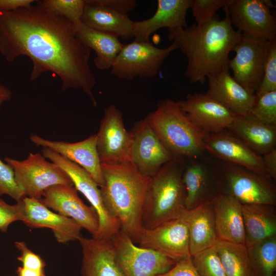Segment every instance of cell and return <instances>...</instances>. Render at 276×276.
Wrapping results in <instances>:
<instances>
[{
  "label": "cell",
  "instance_id": "obj_17",
  "mask_svg": "<svg viewBox=\"0 0 276 276\" xmlns=\"http://www.w3.org/2000/svg\"><path fill=\"white\" fill-rule=\"evenodd\" d=\"M203 142L206 152L212 157L270 178L264 168L262 156L251 150L227 129L208 133Z\"/></svg>",
  "mask_w": 276,
  "mask_h": 276
},
{
  "label": "cell",
  "instance_id": "obj_25",
  "mask_svg": "<svg viewBox=\"0 0 276 276\" xmlns=\"http://www.w3.org/2000/svg\"><path fill=\"white\" fill-rule=\"evenodd\" d=\"M180 217L187 226L191 257L213 246L217 237L212 200L186 210Z\"/></svg>",
  "mask_w": 276,
  "mask_h": 276
},
{
  "label": "cell",
  "instance_id": "obj_30",
  "mask_svg": "<svg viewBox=\"0 0 276 276\" xmlns=\"http://www.w3.org/2000/svg\"><path fill=\"white\" fill-rule=\"evenodd\" d=\"M188 158L183 166L182 180L185 189V206L191 210L205 202L210 171L216 162L202 158L203 156Z\"/></svg>",
  "mask_w": 276,
  "mask_h": 276
},
{
  "label": "cell",
  "instance_id": "obj_38",
  "mask_svg": "<svg viewBox=\"0 0 276 276\" xmlns=\"http://www.w3.org/2000/svg\"><path fill=\"white\" fill-rule=\"evenodd\" d=\"M0 192L6 194L16 202L22 200L26 196L18 186L12 167L0 158Z\"/></svg>",
  "mask_w": 276,
  "mask_h": 276
},
{
  "label": "cell",
  "instance_id": "obj_42",
  "mask_svg": "<svg viewBox=\"0 0 276 276\" xmlns=\"http://www.w3.org/2000/svg\"><path fill=\"white\" fill-rule=\"evenodd\" d=\"M93 3L111 10L127 14L134 10L137 2L135 0H90Z\"/></svg>",
  "mask_w": 276,
  "mask_h": 276
},
{
  "label": "cell",
  "instance_id": "obj_46",
  "mask_svg": "<svg viewBox=\"0 0 276 276\" xmlns=\"http://www.w3.org/2000/svg\"><path fill=\"white\" fill-rule=\"evenodd\" d=\"M12 97V93L7 86L0 83V108L2 105L9 102Z\"/></svg>",
  "mask_w": 276,
  "mask_h": 276
},
{
  "label": "cell",
  "instance_id": "obj_44",
  "mask_svg": "<svg viewBox=\"0 0 276 276\" xmlns=\"http://www.w3.org/2000/svg\"><path fill=\"white\" fill-rule=\"evenodd\" d=\"M35 2L34 0H0V11H11L28 7Z\"/></svg>",
  "mask_w": 276,
  "mask_h": 276
},
{
  "label": "cell",
  "instance_id": "obj_34",
  "mask_svg": "<svg viewBox=\"0 0 276 276\" xmlns=\"http://www.w3.org/2000/svg\"><path fill=\"white\" fill-rule=\"evenodd\" d=\"M276 90V37L267 40L261 82L255 95Z\"/></svg>",
  "mask_w": 276,
  "mask_h": 276
},
{
  "label": "cell",
  "instance_id": "obj_10",
  "mask_svg": "<svg viewBox=\"0 0 276 276\" xmlns=\"http://www.w3.org/2000/svg\"><path fill=\"white\" fill-rule=\"evenodd\" d=\"M110 239L125 276H157L177 262L155 250L137 246L121 229Z\"/></svg>",
  "mask_w": 276,
  "mask_h": 276
},
{
  "label": "cell",
  "instance_id": "obj_26",
  "mask_svg": "<svg viewBox=\"0 0 276 276\" xmlns=\"http://www.w3.org/2000/svg\"><path fill=\"white\" fill-rule=\"evenodd\" d=\"M227 130L261 156L275 148L276 126L265 124L249 113L235 115Z\"/></svg>",
  "mask_w": 276,
  "mask_h": 276
},
{
  "label": "cell",
  "instance_id": "obj_7",
  "mask_svg": "<svg viewBox=\"0 0 276 276\" xmlns=\"http://www.w3.org/2000/svg\"><path fill=\"white\" fill-rule=\"evenodd\" d=\"M178 49L172 42L166 48L154 46L150 42L134 40L124 44L110 68L111 74L123 80L155 77L165 59Z\"/></svg>",
  "mask_w": 276,
  "mask_h": 276
},
{
  "label": "cell",
  "instance_id": "obj_14",
  "mask_svg": "<svg viewBox=\"0 0 276 276\" xmlns=\"http://www.w3.org/2000/svg\"><path fill=\"white\" fill-rule=\"evenodd\" d=\"M139 246L155 250L174 261L191 257L187 226L179 217L151 228H143Z\"/></svg>",
  "mask_w": 276,
  "mask_h": 276
},
{
  "label": "cell",
  "instance_id": "obj_6",
  "mask_svg": "<svg viewBox=\"0 0 276 276\" xmlns=\"http://www.w3.org/2000/svg\"><path fill=\"white\" fill-rule=\"evenodd\" d=\"M4 160L13 169L15 180L26 197L39 200L44 191L52 186H74L62 168L40 153H30L21 160L8 157Z\"/></svg>",
  "mask_w": 276,
  "mask_h": 276
},
{
  "label": "cell",
  "instance_id": "obj_16",
  "mask_svg": "<svg viewBox=\"0 0 276 276\" xmlns=\"http://www.w3.org/2000/svg\"><path fill=\"white\" fill-rule=\"evenodd\" d=\"M227 10L241 33L269 40L276 37V21L264 0H231Z\"/></svg>",
  "mask_w": 276,
  "mask_h": 276
},
{
  "label": "cell",
  "instance_id": "obj_31",
  "mask_svg": "<svg viewBox=\"0 0 276 276\" xmlns=\"http://www.w3.org/2000/svg\"><path fill=\"white\" fill-rule=\"evenodd\" d=\"M213 247L219 256L226 276H254L245 245L217 239Z\"/></svg>",
  "mask_w": 276,
  "mask_h": 276
},
{
  "label": "cell",
  "instance_id": "obj_13",
  "mask_svg": "<svg viewBox=\"0 0 276 276\" xmlns=\"http://www.w3.org/2000/svg\"><path fill=\"white\" fill-rule=\"evenodd\" d=\"M130 132L131 163L143 176L151 178L175 157L159 140L146 118L136 122Z\"/></svg>",
  "mask_w": 276,
  "mask_h": 276
},
{
  "label": "cell",
  "instance_id": "obj_8",
  "mask_svg": "<svg viewBox=\"0 0 276 276\" xmlns=\"http://www.w3.org/2000/svg\"><path fill=\"white\" fill-rule=\"evenodd\" d=\"M42 155L67 173L75 188L84 195L96 212L99 227L95 238H110L121 229L119 221L106 208L98 185L86 171L49 148H43Z\"/></svg>",
  "mask_w": 276,
  "mask_h": 276
},
{
  "label": "cell",
  "instance_id": "obj_5",
  "mask_svg": "<svg viewBox=\"0 0 276 276\" xmlns=\"http://www.w3.org/2000/svg\"><path fill=\"white\" fill-rule=\"evenodd\" d=\"M145 118L174 157L193 158L206 152L203 142L208 133L189 119L177 101L160 100L156 109Z\"/></svg>",
  "mask_w": 276,
  "mask_h": 276
},
{
  "label": "cell",
  "instance_id": "obj_48",
  "mask_svg": "<svg viewBox=\"0 0 276 276\" xmlns=\"http://www.w3.org/2000/svg\"><path fill=\"white\" fill-rule=\"evenodd\" d=\"M274 276H276L275 275H274Z\"/></svg>",
  "mask_w": 276,
  "mask_h": 276
},
{
  "label": "cell",
  "instance_id": "obj_21",
  "mask_svg": "<svg viewBox=\"0 0 276 276\" xmlns=\"http://www.w3.org/2000/svg\"><path fill=\"white\" fill-rule=\"evenodd\" d=\"M192 0H158L155 13L150 18L134 21V40L150 42L151 35L158 30L187 27L186 16Z\"/></svg>",
  "mask_w": 276,
  "mask_h": 276
},
{
  "label": "cell",
  "instance_id": "obj_47",
  "mask_svg": "<svg viewBox=\"0 0 276 276\" xmlns=\"http://www.w3.org/2000/svg\"><path fill=\"white\" fill-rule=\"evenodd\" d=\"M2 195V194L0 192V197Z\"/></svg>",
  "mask_w": 276,
  "mask_h": 276
},
{
  "label": "cell",
  "instance_id": "obj_28",
  "mask_svg": "<svg viewBox=\"0 0 276 276\" xmlns=\"http://www.w3.org/2000/svg\"><path fill=\"white\" fill-rule=\"evenodd\" d=\"M74 26L80 42L96 53V67L100 70L110 69L124 45L119 38L91 29L82 22Z\"/></svg>",
  "mask_w": 276,
  "mask_h": 276
},
{
  "label": "cell",
  "instance_id": "obj_15",
  "mask_svg": "<svg viewBox=\"0 0 276 276\" xmlns=\"http://www.w3.org/2000/svg\"><path fill=\"white\" fill-rule=\"evenodd\" d=\"M39 201L50 209L75 221L95 238L99 222L97 214L91 206L79 197L74 186L55 185L46 189Z\"/></svg>",
  "mask_w": 276,
  "mask_h": 276
},
{
  "label": "cell",
  "instance_id": "obj_9",
  "mask_svg": "<svg viewBox=\"0 0 276 276\" xmlns=\"http://www.w3.org/2000/svg\"><path fill=\"white\" fill-rule=\"evenodd\" d=\"M96 135L101 164L121 165L131 163V133L125 128L122 113L114 105L111 104L104 110Z\"/></svg>",
  "mask_w": 276,
  "mask_h": 276
},
{
  "label": "cell",
  "instance_id": "obj_43",
  "mask_svg": "<svg viewBox=\"0 0 276 276\" xmlns=\"http://www.w3.org/2000/svg\"><path fill=\"white\" fill-rule=\"evenodd\" d=\"M264 168L269 177L276 178V148L262 156Z\"/></svg>",
  "mask_w": 276,
  "mask_h": 276
},
{
  "label": "cell",
  "instance_id": "obj_32",
  "mask_svg": "<svg viewBox=\"0 0 276 276\" xmlns=\"http://www.w3.org/2000/svg\"><path fill=\"white\" fill-rule=\"evenodd\" d=\"M254 276H274L276 270V236L247 248Z\"/></svg>",
  "mask_w": 276,
  "mask_h": 276
},
{
  "label": "cell",
  "instance_id": "obj_27",
  "mask_svg": "<svg viewBox=\"0 0 276 276\" xmlns=\"http://www.w3.org/2000/svg\"><path fill=\"white\" fill-rule=\"evenodd\" d=\"M81 21L94 30L124 39L133 38L134 21L127 14L121 13L85 0Z\"/></svg>",
  "mask_w": 276,
  "mask_h": 276
},
{
  "label": "cell",
  "instance_id": "obj_41",
  "mask_svg": "<svg viewBox=\"0 0 276 276\" xmlns=\"http://www.w3.org/2000/svg\"><path fill=\"white\" fill-rule=\"evenodd\" d=\"M157 276H200L192 261V257L177 261L166 272Z\"/></svg>",
  "mask_w": 276,
  "mask_h": 276
},
{
  "label": "cell",
  "instance_id": "obj_23",
  "mask_svg": "<svg viewBox=\"0 0 276 276\" xmlns=\"http://www.w3.org/2000/svg\"><path fill=\"white\" fill-rule=\"evenodd\" d=\"M206 92L235 115L249 113L256 96L237 82L229 72V68L209 75Z\"/></svg>",
  "mask_w": 276,
  "mask_h": 276
},
{
  "label": "cell",
  "instance_id": "obj_45",
  "mask_svg": "<svg viewBox=\"0 0 276 276\" xmlns=\"http://www.w3.org/2000/svg\"><path fill=\"white\" fill-rule=\"evenodd\" d=\"M16 276H45L44 271H38L18 266L16 270Z\"/></svg>",
  "mask_w": 276,
  "mask_h": 276
},
{
  "label": "cell",
  "instance_id": "obj_24",
  "mask_svg": "<svg viewBox=\"0 0 276 276\" xmlns=\"http://www.w3.org/2000/svg\"><path fill=\"white\" fill-rule=\"evenodd\" d=\"M212 201L217 239L245 245L242 204L227 193L216 195Z\"/></svg>",
  "mask_w": 276,
  "mask_h": 276
},
{
  "label": "cell",
  "instance_id": "obj_1",
  "mask_svg": "<svg viewBox=\"0 0 276 276\" xmlns=\"http://www.w3.org/2000/svg\"><path fill=\"white\" fill-rule=\"evenodd\" d=\"M0 54L8 62L28 57L33 63L31 80L50 72L61 80L62 91L80 89L97 106L90 49L76 37L73 24L47 10L40 1L16 10L0 11Z\"/></svg>",
  "mask_w": 276,
  "mask_h": 276
},
{
  "label": "cell",
  "instance_id": "obj_19",
  "mask_svg": "<svg viewBox=\"0 0 276 276\" xmlns=\"http://www.w3.org/2000/svg\"><path fill=\"white\" fill-rule=\"evenodd\" d=\"M30 140L37 146L49 148L78 164L89 174L98 186L104 185V178L97 149L96 134L76 143L49 140L36 134L31 135Z\"/></svg>",
  "mask_w": 276,
  "mask_h": 276
},
{
  "label": "cell",
  "instance_id": "obj_4",
  "mask_svg": "<svg viewBox=\"0 0 276 276\" xmlns=\"http://www.w3.org/2000/svg\"><path fill=\"white\" fill-rule=\"evenodd\" d=\"M184 158L174 157L150 178L142 212L143 228L179 218L186 210L182 180Z\"/></svg>",
  "mask_w": 276,
  "mask_h": 276
},
{
  "label": "cell",
  "instance_id": "obj_3",
  "mask_svg": "<svg viewBox=\"0 0 276 276\" xmlns=\"http://www.w3.org/2000/svg\"><path fill=\"white\" fill-rule=\"evenodd\" d=\"M104 184L100 190L104 204L120 222V229L138 243L142 231V212L150 178L142 175L131 163L101 164Z\"/></svg>",
  "mask_w": 276,
  "mask_h": 276
},
{
  "label": "cell",
  "instance_id": "obj_2",
  "mask_svg": "<svg viewBox=\"0 0 276 276\" xmlns=\"http://www.w3.org/2000/svg\"><path fill=\"white\" fill-rule=\"evenodd\" d=\"M226 6L222 19L216 14L201 26L195 23L168 30L169 40L175 42L187 58L185 76L191 83L203 84L209 75L228 68L229 54L242 33L234 29Z\"/></svg>",
  "mask_w": 276,
  "mask_h": 276
},
{
  "label": "cell",
  "instance_id": "obj_22",
  "mask_svg": "<svg viewBox=\"0 0 276 276\" xmlns=\"http://www.w3.org/2000/svg\"><path fill=\"white\" fill-rule=\"evenodd\" d=\"M82 276H125L119 265L110 238H87L82 236Z\"/></svg>",
  "mask_w": 276,
  "mask_h": 276
},
{
  "label": "cell",
  "instance_id": "obj_29",
  "mask_svg": "<svg viewBox=\"0 0 276 276\" xmlns=\"http://www.w3.org/2000/svg\"><path fill=\"white\" fill-rule=\"evenodd\" d=\"M273 205L242 204L245 245L252 247L276 236V216Z\"/></svg>",
  "mask_w": 276,
  "mask_h": 276
},
{
  "label": "cell",
  "instance_id": "obj_40",
  "mask_svg": "<svg viewBox=\"0 0 276 276\" xmlns=\"http://www.w3.org/2000/svg\"><path fill=\"white\" fill-rule=\"evenodd\" d=\"M20 255L17 259L21 262L22 266L30 269L44 271L45 263L38 255L33 252L24 241H16L14 243Z\"/></svg>",
  "mask_w": 276,
  "mask_h": 276
},
{
  "label": "cell",
  "instance_id": "obj_33",
  "mask_svg": "<svg viewBox=\"0 0 276 276\" xmlns=\"http://www.w3.org/2000/svg\"><path fill=\"white\" fill-rule=\"evenodd\" d=\"M40 3L50 12L64 17L74 25L82 22L85 0H43Z\"/></svg>",
  "mask_w": 276,
  "mask_h": 276
},
{
  "label": "cell",
  "instance_id": "obj_18",
  "mask_svg": "<svg viewBox=\"0 0 276 276\" xmlns=\"http://www.w3.org/2000/svg\"><path fill=\"white\" fill-rule=\"evenodd\" d=\"M177 102L189 119L208 133L227 129L235 116L206 93L189 94L186 99Z\"/></svg>",
  "mask_w": 276,
  "mask_h": 276
},
{
  "label": "cell",
  "instance_id": "obj_11",
  "mask_svg": "<svg viewBox=\"0 0 276 276\" xmlns=\"http://www.w3.org/2000/svg\"><path fill=\"white\" fill-rule=\"evenodd\" d=\"M219 163L227 187V193L241 204H275V187L269 179L242 167L221 161Z\"/></svg>",
  "mask_w": 276,
  "mask_h": 276
},
{
  "label": "cell",
  "instance_id": "obj_12",
  "mask_svg": "<svg viewBox=\"0 0 276 276\" xmlns=\"http://www.w3.org/2000/svg\"><path fill=\"white\" fill-rule=\"evenodd\" d=\"M267 41L242 33L232 50L235 56L228 62L233 77L252 94H255L262 81Z\"/></svg>",
  "mask_w": 276,
  "mask_h": 276
},
{
  "label": "cell",
  "instance_id": "obj_20",
  "mask_svg": "<svg viewBox=\"0 0 276 276\" xmlns=\"http://www.w3.org/2000/svg\"><path fill=\"white\" fill-rule=\"evenodd\" d=\"M22 202L21 221L27 226L50 228L61 243L78 241L82 236V228L73 219L52 212L36 199L25 196Z\"/></svg>",
  "mask_w": 276,
  "mask_h": 276
},
{
  "label": "cell",
  "instance_id": "obj_37",
  "mask_svg": "<svg viewBox=\"0 0 276 276\" xmlns=\"http://www.w3.org/2000/svg\"><path fill=\"white\" fill-rule=\"evenodd\" d=\"M231 0H192L190 9L196 21L201 26L211 21L216 12L227 5Z\"/></svg>",
  "mask_w": 276,
  "mask_h": 276
},
{
  "label": "cell",
  "instance_id": "obj_35",
  "mask_svg": "<svg viewBox=\"0 0 276 276\" xmlns=\"http://www.w3.org/2000/svg\"><path fill=\"white\" fill-rule=\"evenodd\" d=\"M192 261L200 276H226L219 256L213 247L192 256Z\"/></svg>",
  "mask_w": 276,
  "mask_h": 276
},
{
  "label": "cell",
  "instance_id": "obj_36",
  "mask_svg": "<svg viewBox=\"0 0 276 276\" xmlns=\"http://www.w3.org/2000/svg\"><path fill=\"white\" fill-rule=\"evenodd\" d=\"M249 113L265 124L276 126V90L256 97Z\"/></svg>",
  "mask_w": 276,
  "mask_h": 276
},
{
  "label": "cell",
  "instance_id": "obj_39",
  "mask_svg": "<svg viewBox=\"0 0 276 276\" xmlns=\"http://www.w3.org/2000/svg\"><path fill=\"white\" fill-rule=\"evenodd\" d=\"M23 212L22 199L15 204H9L0 198V231L7 233L13 222L21 221Z\"/></svg>",
  "mask_w": 276,
  "mask_h": 276
}]
</instances>
